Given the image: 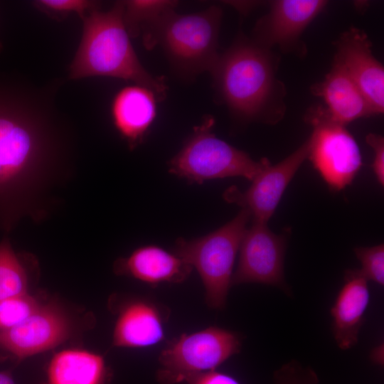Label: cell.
<instances>
[{"mask_svg": "<svg viewBox=\"0 0 384 384\" xmlns=\"http://www.w3.org/2000/svg\"><path fill=\"white\" fill-rule=\"evenodd\" d=\"M354 252L361 263V273L367 280L380 285L384 284V245L354 248Z\"/></svg>", "mask_w": 384, "mask_h": 384, "instance_id": "cb8c5ba5", "label": "cell"}, {"mask_svg": "<svg viewBox=\"0 0 384 384\" xmlns=\"http://www.w3.org/2000/svg\"><path fill=\"white\" fill-rule=\"evenodd\" d=\"M309 149L307 139L282 161L265 168L247 190L242 191L235 186L229 187L223 194L224 200L247 210L252 221L267 223L287 186L308 157Z\"/></svg>", "mask_w": 384, "mask_h": 384, "instance_id": "8fae6325", "label": "cell"}, {"mask_svg": "<svg viewBox=\"0 0 384 384\" xmlns=\"http://www.w3.org/2000/svg\"><path fill=\"white\" fill-rule=\"evenodd\" d=\"M285 249L284 235L274 233L266 223L252 221L240 242L231 286L260 283L276 286L288 292L284 276Z\"/></svg>", "mask_w": 384, "mask_h": 384, "instance_id": "9c48e42d", "label": "cell"}, {"mask_svg": "<svg viewBox=\"0 0 384 384\" xmlns=\"http://www.w3.org/2000/svg\"><path fill=\"white\" fill-rule=\"evenodd\" d=\"M367 143L373 148L374 159L373 169L378 181L384 185V139L377 134H369L366 137Z\"/></svg>", "mask_w": 384, "mask_h": 384, "instance_id": "484cf974", "label": "cell"}, {"mask_svg": "<svg viewBox=\"0 0 384 384\" xmlns=\"http://www.w3.org/2000/svg\"><path fill=\"white\" fill-rule=\"evenodd\" d=\"M28 279L24 259L5 236L0 242V301L28 293Z\"/></svg>", "mask_w": 384, "mask_h": 384, "instance_id": "ffe728a7", "label": "cell"}, {"mask_svg": "<svg viewBox=\"0 0 384 384\" xmlns=\"http://www.w3.org/2000/svg\"><path fill=\"white\" fill-rule=\"evenodd\" d=\"M311 112L313 132L308 157L330 188L338 191L351 183L362 165L359 146L345 126L335 123L323 108Z\"/></svg>", "mask_w": 384, "mask_h": 384, "instance_id": "ba28073f", "label": "cell"}, {"mask_svg": "<svg viewBox=\"0 0 384 384\" xmlns=\"http://www.w3.org/2000/svg\"><path fill=\"white\" fill-rule=\"evenodd\" d=\"M193 267L174 253L154 245L134 250L128 257L117 259L114 271L148 283H181L190 275Z\"/></svg>", "mask_w": 384, "mask_h": 384, "instance_id": "e0dca14e", "label": "cell"}, {"mask_svg": "<svg viewBox=\"0 0 384 384\" xmlns=\"http://www.w3.org/2000/svg\"><path fill=\"white\" fill-rule=\"evenodd\" d=\"M241 346L237 333L216 326L182 334L161 352L157 380L161 384H176L213 370L239 353Z\"/></svg>", "mask_w": 384, "mask_h": 384, "instance_id": "52a82bcc", "label": "cell"}, {"mask_svg": "<svg viewBox=\"0 0 384 384\" xmlns=\"http://www.w3.org/2000/svg\"><path fill=\"white\" fill-rule=\"evenodd\" d=\"M222 11L217 6L193 14L167 11L144 35L146 48L160 46L174 70L193 77L211 71L216 63Z\"/></svg>", "mask_w": 384, "mask_h": 384, "instance_id": "277c9868", "label": "cell"}, {"mask_svg": "<svg viewBox=\"0 0 384 384\" xmlns=\"http://www.w3.org/2000/svg\"><path fill=\"white\" fill-rule=\"evenodd\" d=\"M123 1L106 11L89 12L82 19L80 44L69 68V79L109 77L133 82L153 90L164 100L163 78L151 75L142 65L123 21Z\"/></svg>", "mask_w": 384, "mask_h": 384, "instance_id": "7a4b0ae2", "label": "cell"}, {"mask_svg": "<svg viewBox=\"0 0 384 384\" xmlns=\"http://www.w3.org/2000/svg\"><path fill=\"white\" fill-rule=\"evenodd\" d=\"M250 219V213L242 209L233 220L206 235L176 241L173 253L197 270L206 301L213 309L225 305L235 257Z\"/></svg>", "mask_w": 384, "mask_h": 384, "instance_id": "5b68a950", "label": "cell"}, {"mask_svg": "<svg viewBox=\"0 0 384 384\" xmlns=\"http://www.w3.org/2000/svg\"><path fill=\"white\" fill-rule=\"evenodd\" d=\"M336 61L358 87L374 114L384 110V69L373 56L370 42L356 28L344 33L337 42Z\"/></svg>", "mask_w": 384, "mask_h": 384, "instance_id": "7c38bea8", "label": "cell"}, {"mask_svg": "<svg viewBox=\"0 0 384 384\" xmlns=\"http://www.w3.org/2000/svg\"><path fill=\"white\" fill-rule=\"evenodd\" d=\"M70 329L68 318L58 305H41L23 322L0 330V361H21L51 349L68 338Z\"/></svg>", "mask_w": 384, "mask_h": 384, "instance_id": "30bf717a", "label": "cell"}, {"mask_svg": "<svg viewBox=\"0 0 384 384\" xmlns=\"http://www.w3.org/2000/svg\"><path fill=\"white\" fill-rule=\"evenodd\" d=\"M210 73L220 99L234 114L247 120L263 116L277 83L266 48L240 41L219 55Z\"/></svg>", "mask_w": 384, "mask_h": 384, "instance_id": "3957f363", "label": "cell"}, {"mask_svg": "<svg viewBox=\"0 0 384 384\" xmlns=\"http://www.w3.org/2000/svg\"><path fill=\"white\" fill-rule=\"evenodd\" d=\"M368 280L359 270H348L344 284L331 309L332 332L338 346L349 349L356 345L364 314L370 302Z\"/></svg>", "mask_w": 384, "mask_h": 384, "instance_id": "9a60e30c", "label": "cell"}, {"mask_svg": "<svg viewBox=\"0 0 384 384\" xmlns=\"http://www.w3.org/2000/svg\"><path fill=\"white\" fill-rule=\"evenodd\" d=\"M0 384H16L9 371L0 372Z\"/></svg>", "mask_w": 384, "mask_h": 384, "instance_id": "83f0119b", "label": "cell"}, {"mask_svg": "<svg viewBox=\"0 0 384 384\" xmlns=\"http://www.w3.org/2000/svg\"><path fill=\"white\" fill-rule=\"evenodd\" d=\"M61 82L0 78V230L44 220L53 190L70 171L75 139L56 104Z\"/></svg>", "mask_w": 384, "mask_h": 384, "instance_id": "6da1fadb", "label": "cell"}, {"mask_svg": "<svg viewBox=\"0 0 384 384\" xmlns=\"http://www.w3.org/2000/svg\"><path fill=\"white\" fill-rule=\"evenodd\" d=\"M315 90L326 103V115L335 123L345 126L356 119L374 114L358 87L336 60L324 80Z\"/></svg>", "mask_w": 384, "mask_h": 384, "instance_id": "ac0fdd59", "label": "cell"}, {"mask_svg": "<svg viewBox=\"0 0 384 384\" xmlns=\"http://www.w3.org/2000/svg\"><path fill=\"white\" fill-rule=\"evenodd\" d=\"M215 119L204 116L193 128L181 150L168 163L169 172L190 183L230 176L252 181L271 163L267 159L254 161L246 152L218 138L212 132Z\"/></svg>", "mask_w": 384, "mask_h": 384, "instance_id": "8992f818", "label": "cell"}, {"mask_svg": "<svg viewBox=\"0 0 384 384\" xmlns=\"http://www.w3.org/2000/svg\"><path fill=\"white\" fill-rule=\"evenodd\" d=\"M152 301L135 299L120 309L113 331V345L124 348H146L164 338L168 316Z\"/></svg>", "mask_w": 384, "mask_h": 384, "instance_id": "2e32d148", "label": "cell"}, {"mask_svg": "<svg viewBox=\"0 0 384 384\" xmlns=\"http://www.w3.org/2000/svg\"><path fill=\"white\" fill-rule=\"evenodd\" d=\"M319 382L314 370L293 360L274 371L272 384H319Z\"/></svg>", "mask_w": 384, "mask_h": 384, "instance_id": "d4e9b609", "label": "cell"}, {"mask_svg": "<svg viewBox=\"0 0 384 384\" xmlns=\"http://www.w3.org/2000/svg\"><path fill=\"white\" fill-rule=\"evenodd\" d=\"M186 382L188 384H240L233 377L215 370L196 374Z\"/></svg>", "mask_w": 384, "mask_h": 384, "instance_id": "4316f807", "label": "cell"}, {"mask_svg": "<svg viewBox=\"0 0 384 384\" xmlns=\"http://www.w3.org/2000/svg\"><path fill=\"white\" fill-rule=\"evenodd\" d=\"M1 48H2V44H1V42H0V52H1Z\"/></svg>", "mask_w": 384, "mask_h": 384, "instance_id": "f1b7e54d", "label": "cell"}, {"mask_svg": "<svg viewBox=\"0 0 384 384\" xmlns=\"http://www.w3.org/2000/svg\"><path fill=\"white\" fill-rule=\"evenodd\" d=\"M109 370L103 357L79 349L63 351L48 368L47 384H106Z\"/></svg>", "mask_w": 384, "mask_h": 384, "instance_id": "d6986e66", "label": "cell"}, {"mask_svg": "<svg viewBox=\"0 0 384 384\" xmlns=\"http://www.w3.org/2000/svg\"><path fill=\"white\" fill-rule=\"evenodd\" d=\"M326 4L321 0L272 1L269 13L255 26V43L266 49L276 45L289 46Z\"/></svg>", "mask_w": 384, "mask_h": 384, "instance_id": "4fadbf2b", "label": "cell"}, {"mask_svg": "<svg viewBox=\"0 0 384 384\" xmlns=\"http://www.w3.org/2000/svg\"><path fill=\"white\" fill-rule=\"evenodd\" d=\"M40 384H47L46 383H40Z\"/></svg>", "mask_w": 384, "mask_h": 384, "instance_id": "f546056e", "label": "cell"}, {"mask_svg": "<svg viewBox=\"0 0 384 384\" xmlns=\"http://www.w3.org/2000/svg\"><path fill=\"white\" fill-rule=\"evenodd\" d=\"M33 4L53 18L61 20L73 13L82 19L89 12L100 9V3L90 0H38Z\"/></svg>", "mask_w": 384, "mask_h": 384, "instance_id": "603a6c76", "label": "cell"}, {"mask_svg": "<svg viewBox=\"0 0 384 384\" xmlns=\"http://www.w3.org/2000/svg\"><path fill=\"white\" fill-rule=\"evenodd\" d=\"M123 21L130 38L146 33L167 11L175 9L178 2L166 0L123 1Z\"/></svg>", "mask_w": 384, "mask_h": 384, "instance_id": "44dd1931", "label": "cell"}, {"mask_svg": "<svg viewBox=\"0 0 384 384\" xmlns=\"http://www.w3.org/2000/svg\"><path fill=\"white\" fill-rule=\"evenodd\" d=\"M40 306L38 302L28 293L0 301V330L23 322Z\"/></svg>", "mask_w": 384, "mask_h": 384, "instance_id": "7402d4cb", "label": "cell"}, {"mask_svg": "<svg viewBox=\"0 0 384 384\" xmlns=\"http://www.w3.org/2000/svg\"><path fill=\"white\" fill-rule=\"evenodd\" d=\"M158 100L153 90L137 84L122 87L114 95L112 124L130 150L144 142L156 117Z\"/></svg>", "mask_w": 384, "mask_h": 384, "instance_id": "5bb4252c", "label": "cell"}]
</instances>
